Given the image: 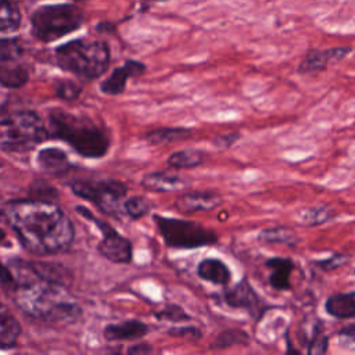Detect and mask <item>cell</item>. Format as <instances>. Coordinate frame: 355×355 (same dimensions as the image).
<instances>
[{
	"instance_id": "obj_37",
	"label": "cell",
	"mask_w": 355,
	"mask_h": 355,
	"mask_svg": "<svg viewBox=\"0 0 355 355\" xmlns=\"http://www.w3.org/2000/svg\"><path fill=\"white\" fill-rule=\"evenodd\" d=\"M6 240V232L0 227V243H3Z\"/></svg>"
},
{
	"instance_id": "obj_13",
	"label": "cell",
	"mask_w": 355,
	"mask_h": 355,
	"mask_svg": "<svg viewBox=\"0 0 355 355\" xmlns=\"http://www.w3.org/2000/svg\"><path fill=\"white\" fill-rule=\"evenodd\" d=\"M146 71V65L140 61L128 60L119 68H115L112 73L101 82V92L110 96H116L123 93L126 87V82L130 78H137Z\"/></svg>"
},
{
	"instance_id": "obj_4",
	"label": "cell",
	"mask_w": 355,
	"mask_h": 355,
	"mask_svg": "<svg viewBox=\"0 0 355 355\" xmlns=\"http://www.w3.org/2000/svg\"><path fill=\"white\" fill-rule=\"evenodd\" d=\"M58 67L82 79L101 76L110 65V49L101 40L75 39L55 49Z\"/></svg>"
},
{
	"instance_id": "obj_25",
	"label": "cell",
	"mask_w": 355,
	"mask_h": 355,
	"mask_svg": "<svg viewBox=\"0 0 355 355\" xmlns=\"http://www.w3.org/2000/svg\"><path fill=\"white\" fill-rule=\"evenodd\" d=\"M187 136H190V130L184 128H159V129L147 132L144 137L151 144H162V143H171L180 139H186Z\"/></svg>"
},
{
	"instance_id": "obj_22",
	"label": "cell",
	"mask_w": 355,
	"mask_h": 355,
	"mask_svg": "<svg viewBox=\"0 0 355 355\" xmlns=\"http://www.w3.org/2000/svg\"><path fill=\"white\" fill-rule=\"evenodd\" d=\"M204 161H205V155L202 151L196 148H184V150L172 153L166 162L172 168L189 169V168H196L201 165Z\"/></svg>"
},
{
	"instance_id": "obj_8",
	"label": "cell",
	"mask_w": 355,
	"mask_h": 355,
	"mask_svg": "<svg viewBox=\"0 0 355 355\" xmlns=\"http://www.w3.org/2000/svg\"><path fill=\"white\" fill-rule=\"evenodd\" d=\"M71 190L80 198L90 201L100 211L116 216L121 200L126 196V186L114 179H83L69 183Z\"/></svg>"
},
{
	"instance_id": "obj_26",
	"label": "cell",
	"mask_w": 355,
	"mask_h": 355,
	"mask_svg": "<svg viewBox=\"0 0 355 355\" xmlns=\"http://www.w3.org/2000/svg\"><path fill=\"white\" fill-rule=\"evenodd\" d=\"M333 215H334V209L327 207H316V208L305 209L300 215V219H301V223L306 226H315V225L327 222L329 219L333 218Z\"/></svg>"
},
{
	"instance_id": "obj_31",
	"label": "cell",
	"mask_w": 355,
	"mask_h": 355,
	"mask_svg": "<svg viewBox=\"0 0 355 355\" xmlns=\"http://www.w3.org/2000/svg\"><path fill=\"white\" fill-rule=\"evenodd\" d=\"M327 349V337L323 334L322 327L318 329L309 340L308 352L309 354H324Z\"/></svg>"
},
{
	"instance_id": "obj_10",
	"label": "cell",
	"mask_w": 355,
	"mask_h": 355,
	"mask_svg": "<svg viewBox=\"0 0 355 355\" xmlns=\"http://www.w3.org/2000/svg\"><path fill=\"white\" fill-rule=\"evenodd\" d=\"M24 47L18 39H0V83L17 89L29 79V69L22 61Z\"/></svg>"
},
{
	"instance_id": "obj_3",
	"label": "cell",
	"mask_w": 355,
	"mask_h": 355,
	"mask_svg": "<svg viewBox=\"0 0 355 355\" xmlns=\"http://www.w3.org/2000/svg\"><path fill=\"white\" fill-rule=\"evenodd\" d=\"M49 135L65 141L86 158L104 157L110 148V137L103 126L85 115L60 108L49 114Z\"/></svg>"
},
{
	"instance_id": "obj_15",
	"label": "cell",
	"mask_w": 355,
	"mask_h": 355,
	"mask_svg": "<svg viewBox=\"0 0 355 355\" xmlns=\"http://www.w3.org/2000/svg\"><path fill=\"white\" fill-rule=\"evenodd\" d=\"M220 202V196L214 191H190L180 196L175 207L182 212H198L214 209Z\"/></svg>"
},
{
	"instance_id": "obj_11",
	"label": "cell",
	"mask_w": 355,
	"mask_h": 355,
	"mask_svg": "<svg viewBox=\"0 0 355 355\" xmlns=\"http://www.w3.org/2000/svg\"><path fill=\"white\" fill-rule=\"evenodd\" d=\"M223 300L229 306L245 309L254 318H258L265 309L261 298L247 280H241L234 287L226 290Z\"/></svg>"
},
{
	"instance_id": "obj_30",
	"label": "cell",
	"mask_w": 355,
	"mask_h": 355,
	"mask_svg": "<svg viewBox=\"0 0 355 355\" xmlns=\"http://www.w3.org/2000/svg\"><path fill=\"white\" fill-rule=\"evenodd\" d=\"M157 319L161 320H168V322H183V320H189V315L184 312V309H182L180 306L175 305V304H169L166 306H164L161 311H158L155 313Z\"/></svg>"
},
{
	"instance_id": "obj_36",
	"label": "cell",
	"mask_w": 355,
	"mask_h": 355,
	"mask_svg": "<svg viewBox=\"0 0 355 355\" xmlns=\"http://www.w3.org/2000/svg\"><path fill=\"white\" fill-rule=\"evenodd\" d=\"M129 354H143V352H151V348L146 344H137V345H133L128 349Z\"/></svg>"
},
{
	"instance_id": "obj_16",
	"label": "cell",
	"mask_w": 355,
	"mask_h": 355,
	"mask_svg": "<svg viewBox=\"0 0 355 355\" xmlns=\"http://www.w3.org/2000/svg\"><path fill=\"white\" fill-rule=\"evenodd\" d=\"M37 165L46 173L55 176L65 175L72 168L68 155L57 147H46L40 150L37 154Z\"/></svg>"
},
{
	"instance_id": "obj_38",
	"label": "cell",
	"mask_w": 355,
	"mask_h": 355,
	"mask_svg": "<svg viewBox=\"0 0 355 355\" xmlns=\"http://www.w3.org/2000/svg\"><path fill=\"white\" fill-rule=\"evenodd\" d=\"M148 1H165V0H148Z\"/></svg>"
},
{
	"instance_id": "obj_2",
	"label": "cell",
	"mask_w": 355,
	"mask_h": 355,
	"mask_svg": "<svg viewBox=\"0 0 355 355\" xmlns=\"http://www.w3.org/2000/svg\"><path fill=\"white\" fill-rule=\"evenodd\" d=\"M14 302L28 316L51 323L75 322L82 311L47 265L12 261Z\"/></svg>"
},
{
	"instance_id": "obj_35",
	"label": "cell",
	"mask_w": 355,
	"mask_h": 355,
	"mask_svg": "<svg viewBox=\"0 0 355 355\" xmlns=\"http://www.w3.org/2000/svg\"><path fill=\"white\" fill-rule=\"evenodd\" d=\"M239 137H240L239 133H227V135L219 136V137L215 140V143H216V146H219V147H230Z\"/></svg>"
},
{
	"instance_id": "obj_28",
	"label": "cell",
	"mask_w": 355,
	"mask_h": 355,
	"mask_svg": "<svg viewBox=\"0 0 355 355\" xmlns=\"http://www.w3.org/2000/svg\"><path fill=\"white\" fill-rule=\"evenodd\" d=\"M123 212L130 219H140L150 211V204L143 197H130L123 202Z\"/></svg>"
},
{
	"instance_id": "obj_18",
	"label": "cell",
	"mask_w": 355,
	"mask_h": 355,
	"mask_svg": "<svg viewBox=\"0 0 355 355\" xmlns=\"http://www.w3.org/2000/svg\"><path fill=\"white\" fill-rule=\"evenodd\" d=\"M21 334V324L0 298V348H12Z\"/></svg>"
},
{
	"instance_id": "obj_23",
	"label": "cell",
	"mask_w": 355,
	"mask_h": 355,
	"mask_svg": "<svg viewBox=\"0 0 355 355\" xmlns=\"http://www.w3.org/2000/svg\"><path fill=\"white\" fill-rule=\"evenodd\" d=\"M21 25V12L11 0H0V33L14 32Z\"/></svg>"
},
{
	"instance_id": "obj_7",
	"label": "cell",
	"mask_w": 355,
	"mask_h": 355,
	"mask_svg": "<svg viewBox=\"0 0 355 355\" xmlns=\"http://www.w3.org/2000/svg\"><path fill=\"white\" fill-rule=\"evenodd\" d=\"M155 225L166 245L173 248H200L216 243V234L191 220H182L176 218L154 216Z\"/></svg>"
},
{
	"instance_id": "obj_6",
	"label": "cell",
	"mask_w": 355,
	"mask_h": 355,
	"mask_svg": "<svg viewBox=\"0 0 355 355\" xmlns=\"http://www.w3.org/2000/svg\"><path fill=\"white\" fill-rule=\"evenodd\" d=\"M83 22L80 10L72 4H44L31 17L32 35L40 42L57 40L76 29Z\"/></svg>"
},
{
	"instance_id": "obj_5",
	"label": "cell",
	"mask_w": 355,
	"mask_h": 355,
	"mask_svg": "<svg viewBox=\"0 0 355 355\" xmlns=\"http://www.w3.org/2000/svg\"><path fill=\"white\" fill-rule=\"evenodd\" d=\"M49 129L35 111L21 110L0 115V150L25 153L49 137Z\"/></svg>"
},
{
	"instance_id": "obj_1",
	"label": "cell",
	"mask_w": 355,
	"mask_h": 355,
	"mask_svg": "<svg viewBox=\"0 0 355 355\" xmlns=\"http://www.w3.org/2000/svg\"><path fill=\"white\" fill-rule=\"evenodd\" d=\"M0 218L15 233L22 247L36 255L67 251L75 236L67 214L42 198L11 200L0 207Z\"/></svg>"
},
{
	"instance_id": "obj_14",
	"label": "cell",
	"mask_w": 355,
	"mask_h": 355,
	"mask_svg": "<svg viewBox=\"0 0 355 355\" xmlns=\"http://www.w3.org/2000/svg\"><path fill=\"white\" fill-rule=\"evenodd\" d=\"M148 333V326L136 319L123 320L121 323L107 324L103 330L104 338L108 341H130L144 337Z\"/></svg>"
},
{
	"instance_id": "obj_9",
	"label": "cell",
	"mask_w": 355,
	"mask_h": 355,
	"mask_svg": "<svg viewBox=\"0 0 355 355\" xmlns=\"http://www.w3.org/2000/svg\"><path fill=\"white\" fill-rule=\"evenodd\" d=\"M76 211L79 215L92 220L97 226V229L101 232L103 239L98 243L97 250L105 259L114 263H129L132 261L133 248L128 239L121 236L108 222H104L97 216H94L87 208L78 205Z\"/></svg>"
},
{
	"instance_id": "obj_29",
	"label": "cell",
	"mask_w": 355,
	"mask_h": 355,
	"mask_svg": "<svg viewBox=\"0 0 355 355\" xmlns=\"http://www.w3.org/2000/svg\"><path fill=\"white\" fill-rule=\"evenodd\" d=\"M54 87H55L57 96H58L60 98H62V100H67V101L75 100V98L80 94V92H82V89H80L79 85H76V83L72 82V80H67V79L55 82V86H54Z\"/></svg>"
},
{
	"instance_id": "obj_32",
	"label": "cell",
	"mask_w": 355,
	"mask_h": 355,
	"mask_svg": "<svg viewBox=\"0 0 355 355\" xmlns=\"http://www.w3.org/2000/svg\"><path fill=\"white\" fill-rule=\"evenodd\" d=\"M340 344L351 351H355V324H349L338 331Z\"/></svg>"
},
{
	"instance_id": "obj_33",
	"label": "cell",
	"mask_w": 355,
	"mask_h": 355,
	"mask_svg": "<svg viewBox=\"0 0 355 355\" xmlns=\"http://www.w3.org/2000/svg\"><path fill=\"white\" fill-rule=\"evenodd\" d=\"M168 334L173 336V337H191V338H197V337L201 336L200 330L193 327V326H189V327H173V329L168 330Z\"/></svg>"
},
{
	"instance_id": "obj_27",
	"label": "cell",
	"mask_w": 355,
	"mask_h": 355,
	"mask_svg": "<svg viewBox=\"0 0 355 355\" xmlns=\"http://www.w3.org/2000/svg\"><path fill=\"white\" fill-rule=\"evenodd\" d=\"M248 336L245 331L241 330H226L218 336V338L214 341L212 348H227L237 344H247Z\"/></svg>"
},
{
	"instance_id": "obj_12",
	"label": "cell",
	"mask_w": 355,
	"mask_h": 355,
	"mask_svg": "<svg viewBox=\"0 0 355 355\" xmlns=\"http://www.w3.org/2000/svg\"><path fill=\"white\" fill-rule=\"evenodd\" d=\"M351 53V47H331L326 50H309L298 65L300 73H315L324 69L329 64H336Z\"/></svg>"
},
{
	"instance_id": "obj_19",
	"label": "cell",
	"mask_w": 355,
	"mask_h": 355,
	"mask_svg": "<svg viewBox=\"0 0 355 355\" xmlns=\"http://www.w3.org/2000/svg\"><path fill=\"white\" fill-rule=\"evenodd\" d=\"M324 308L329 315L338 319L355 318V291L330 295Z\"/></svg>"
},
{
	"instance_id": "obj_20",
	"label": "cell",
	"mask_w": 355,
	"mask_h": 355,
	"mask_svg": "<svg viewBox=\"0 0 355 355\" xmlns=\"http://www.w3.org/2000/svg\"><path fill=\"white\" fill-rule=\"evenodd\" d=\"M266 266L272 270L269 283L276 290H287L290 287V275L294 269V263L286 258H270L266 261Z\"/></svg>"
},
{
	"instance_id": "obj_21",
	"label": "cell",
	"mask_w": 355,
	"mask_h": 355,
	"mask_svg": "<svg viewBox=\"0 0 355 355\" xmlns=\"http://www.w3.org/2000/svg\"><path fill=\"white\" fill-rule=\"evenodd\" d=\"M141 184L144 189L151 191H172L182 189L186 183L178 175L166 172H154L143 178Z\"/></svg>"
},
{
	"instance_id": "obj_24",
	"label": "cell",
	"mask_w": 355,
	"mask_h": 355,
	"mask_svg": "<svg viewBox=\"0 0 355 355\" xmlns=\"http://www.w3.org/2000/svg\"><path fill=\"white\" fill-rule=\"evenodd\" d=\"M258 240L262 241V243H266V244H288V245H293L294 243H297L298 239L290 227L275 226V227L263 229L259 233Z\"/></svg>"
},
{
	"instance_id": "obj_17",
	"label": "cell",
	"mask_w": 355,
	"mask_h": 355,
	"mask_svg": "<svg viewBox=\"0 0 355 355\" xmlns=\"http://www.w3.org/2000/svg\"><path fill=\"white\" fill-rule=\"evenodd\" d=\"M197 275L202 280L218 286H226L232 279L230 269L225 262L218 258L202 259L197 266Z\"/></svg>"
},
{
	"instance_id": "obj_34",
	"label": "cell",
	"mask_w": 355,
	"mask_h": 355,
	"mask_svg": "<svg viewBox=\"0 0 355 355\" xmlns=\"http://www.w3.org/2000/svg\"><path fill=\"white\" fill-rule=\"evenodd\" d=\"M345 261H347V258H345L344 255L336 254V255H333V257H330V258H327V259H324V261L318 262V265H319V268H320V269L330 270V269H336V268H338V266H340V265H343Z\"/></svg>"
}]
</instances>
